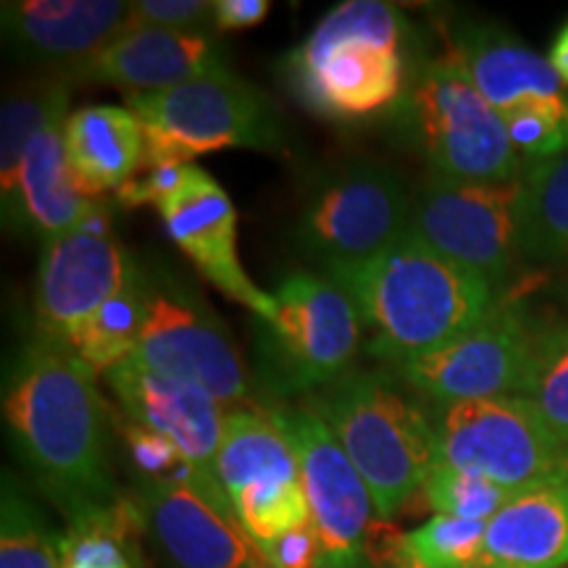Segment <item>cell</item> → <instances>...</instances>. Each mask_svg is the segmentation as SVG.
<instances>
[{
    "mask_svg": "<svg viewBox=\"0 0 568 568\" xmlns=\"http://www.w3.org/2000/svg\"><path fill=\"white\" fill-rule=\"evenodd\" d=\"M3 418L34 481L69 521L122 497L109 466V408L77 353L32 337L6 379Z\"/></svg>",
    "mask_w": 568,
    "mask_h": 568,
    "instance_id": "obj_1",
    "label": "cell"
},
{
    "mask_svg": "<svg viewBox=\"0 0 568 568\" xmlns=\"http://www.w3.org/2000/svg\"><path fill=\"white\" fill-rule=\"evenodd\" d=\"M326 276L353 297L366 351L395 366L466 335L500 301L485 276L443 258L410 232L372 261Z\"/></svg>",
    "mask_w": 568,
    "mask_h": 568,
    "instance_id": "obj_2",
    "label": "cell"
},
{
    "mask_svg": "<svg viewBox=\"0 0 568 568\" xmlns=\"http://www.w3.org/2000/svg\"><path fill=\"white\" fill-rule=\"evenodd\" d=\"M395 372H351L305 397L364 477L379 518L422 493L437 466V414Z\"/></svg>",
    "mask_w": 568,
    "mask_h": 568,
    "instance_id": "obj_3",
    "label": "cell"
},
{
    "mask_svg": "<svg viewBox=\"0 0 568 568\" xmlns=\"http://www.w3.org/2000/svg\"><path fill=\"white\" fill-rule=\"evenodd\" d=\"M406 34V19L395 6L347 0L290 55V80L303 103L326 119L372 116L403 95Z\"/></svg>",
    "mask_w": 568,
    "mask_h": 568,
    "instance_id": "obj_4",
    "label": "cell"
},
{
    "mask_svg": "<svg viewBox=\"0 0 568 568\" xmlns=\"http://www.w3.org/2000/svg\"><path fill=\"white\" fill-rule=\"evenodd\" d=\"M403 124L435 176L506 184L524 176L506 122L468 80L456 53L426 61L403 95Z\"/></svg>",
    "mask_w": 568,
    "mask_h": 568,
    "instance_id": "obj_5",
    "label": "cell"
},
{
    "mask_svg": "<svg viewBox=\"0 0 568 568\" xmlns=\"http://www.w3.org/2000/svg\"><path fill=\"white\" fill-rule=\"evenodd\" d=\"M126 109L140 119L145 134V172L193 166L197 155L226 148L276 151L282 145L272 103L230 69L161 92L126 95Z\"/></svg>",
    "mask_w": 568,
    "mask_h": 568,
    "instance_id": "obj_6",
    "label": "cell"
},
{
    "mask_svg": "<svg viewBox=\"0 0 568 568\" xmlns=\"http://www.w3.org/2000/svg\"><path fill=\"white\" fill-rule=\"evenodd\" d=\"M261 324V368L276 395L305 397L355 372L364 322L353 297L329 276L293 274L274 293V316Z\"/></svg>",
    "mask_w": 568,
    "mask_h": 568,
    "instance_id": "obj_7",
    "label": "cell"
},
{
    "mask_svg": "<svg viewBox=\"0 0 568 568\" xmlns=\"http://www.w3.org/2000/svg\"><path fill=\"white\" fill-rule=\"evenodd\" d=\"M130 358L203 389L222 408H240L251 395L222 318L187 282L166 272H145V316Z\"/></svg>",
    "mask_w": 568,
    "mask_h": 568,
    "instance_id": "obj_8",
    "label": "cell"
},
{
    "mask_svg": "<svg viewBox=\"0 0 568 568\" xmlns=\"http://www.w3.org/2000/svg\"><path fill=\"white\" fill-rule=\"evenodd\" d=\"M437 466L477 474L516 493L568 471V445L524 395L450 403L437 414Z\"/></svg>",
    "mask_w": 568,
    "mask_h": 568,
    "instance_id": "obj_9",
    "label": "cell"
},
{
    "mask_svg": "<svg viewBox=\"0 0 568 568\" xmlns=\"http://www.w3.org/2000/svg\"><path fill=\"white\" fill-rule=\"evenodd\" d=\"M414 201L406 184L382 163H347L305 197L297 243L324 272L372 261L410 232Z\"/></svg>",
    "mask_w": 568,
    "mask_h": 568,
    "instance_id": "obj_10",
    "label": "cell"
},
{
    "mask_svg": "<svg viewBox=\"0 0 568 568\" xmlns=\"http://www.w3.org/2000/svg\"><path fill=\"white\" fill-rule=\"evenodd\" d=\"M264 414L295 447L318 539V568H376L374 497L329 426L308 406H268Z\"/></svg>",
    "mask_w": 568,
    "mask_h": 568,
    "instance_id": "obj_11",
    "label": "cell"
},
{
    "mask_svg": "<svg viewBox=\"0 0 568 568\" xmlns=\"http://www.w3.org/2000/svg\"><path fill=\"white\" fill-rule=\"evenodd\" d=\"M132 258L95 201L88 216L42 243L34 282V337L74 353L92 318L122 290Z\"/></svg>",
    "mask_w": 568,
    "mask_h": 568,
    "instance_id": "obj_12",
    "label": "cell"
},
{
    "mask_svg": "<svg viewBox=\"0 0 568 568\" xmlns=\"http://www.w3.org/2000/svg\"><path fill=\"white\" fill-rule=\"evenodd\" d=\"M216 474L253 545L311 527L295 447L264 410H226Z\"/></svg>",
    "mask_w": 568,
    "mask_h": 568,
    "instance_id": "obj_13",
    "label": "cell"
},
{
    "mask_svg": "<svg viewBox=\"0 0 568 568\" xmlns=\"http://www.w3.org/2000/svg\"><path fill=\"white\" fill-rule=\"evenodd\" d=\"M518 201L521 180L485 184L429 176L414 195L410 234L500 290L521 261Z\"/></svg>",
    "mask_w": 568,
    "mask_h": 568,
    "instance_id": "obj_14",
    "label": "cell"
},
{
    "mask_svg": "<svg viewBox=\"0 0 568 568\" xmlns=\"http://www.w3.org/2000/svg\"><path fill=\"white\" fill-rule=\"evenodd\" d=\"M537 326L516 301H497L481 322L453 343L395 366L418 395L439 406L524 395Z\"/></svg>",
    "mask_w": 568,
    "mask_h": 568,
    "instance_id": "obj_15",
    "label": "cell"
},
{
    "mask_svg": "<svg viewBox=\"0 0 568 568\" xmlns=\"http://www.w3.org/2000/svg\"><path fill=\"white\" fill-rule=\"evenodd\" d=\"M103 376L122 406V416L166 437L193 466L203 487L222 506L232 508L216 474L226 410L203 389L169 374L153 372L132 358H124Z\"/></svg>",
    "mask_w": 568,
    "mask_h": 568,
    "instance_id": "obj_16",
    "label": "cell"
},
{
    "mask_svg": "<svg viewBox=\"0 0 568 568\" xmlns=\"http://www.w3.org/2000/svg\"><path fill=\"white\" fill-rule=\"evenodd\" d=\"M159 213L169 237L193 261L197 272L258 322L274 316V295L264 293L237 255V211L226 190L201 166H184L182 180L163 197Z\"/></svg>",
    "mask_w": 568,
    "mask_h": 568,
    "instance_id": "obj_17",
    "label": "cell"
},
{
    "mask_svg": "<svg viewBox=\"0 0 568 568\" xmlns=\"http://www.w3.org/2000/svg\"><path fill=\"white\" fill-rule=\"evenodd\" d=\"M142 527L180 568H253L258 548L232 508L193 481H140L132 495Z\"/></svg>",
    "mask_w": 568,
    "mask_h": 568,
    "instance_id": "obj_18",
    "label": "cell"
},
{
    "mask_svg": "<svg viewBox=\"0 0 568 568\" xmlns=\"http://www.w3.org/2000/svg\"><path fill=\"white\" fill-rule=\"evenodd\" d=\"M3 34L21 59L53 71L77 69L109 48L130 21L122 0H17L3 3Z\"/></svg>",
    "mask_w": 568,
    "mask_h": 568,
    "instance_id": "obj_19",
    "label": "cell"
},
{
    "mask_svg": "<svg viewBox=\"0 0 568 568\" xmlns=\"http://www.w3.org/2000/svg\"><path fill=\"white\" fill-rule=\"evenodd\" d=\"M224 69V51L209 32L124 27V32L109 48L67 74L77 80L111 84L124 95H145Z\"/></svg>",
    "mask_w": 568,
    "mask_h": 568,
    "instance_id": "obj_20",
    "label": "cell"
},
{
    "mask_svg": "<svg viewBox=\"0 0 568 568\" xmlns=\"http://www.w3.org/2000/svg\"><path fill=\"white\" fill-rule=\"evenodd\" d=\"M453 53L500 119L568 105V92L550 59H542L508 32L468 24L456 34Z\"/></svg>",
    "mask_w": 568,
    "mask_h": 568,
    "instance_id": "obj_21",
    "label": "cell"
},
{
    "mask_svg": "<svg viewBox=\"0 0 568 568\" xmlns=\"http://www.w3.org/2000/svg\"><path fill=\"white\" fill-rule=\"evenodd\" d=\"M477 568H568V471L506 497L487 521Z\"/></svg>",
    "mask_w": 568,
    "mask_h": 568,
    "instance_id": "obj_22",
    "label": "cell"
},
{
    "mask_svg": "<svg viewBox=\"0 0 568 568\" xmlns=\"http://www.w3.org/2000/svg\"><path fill=\"white\" fill-rule=\"evenodd\" d=\"M63 148L77 190L88 201H98L134 180L145 159V134L130 109L84 105L69 113Z\"/></svg>",
    "mask_w": 568,
    "mask_h": 568,
    "instance_id": "obj_23",
    "label": "cell"
},
{
    "mask_svg": "<svg viewBox=\"0 0 568 568\" xmlns=\"http://www.w3.org/2000/svg\"><path fill=\"white\" fill-rule=\"evenodd\" d=\"M67 119L69 116L53 119L27 148L19 174L17 201H13L9 216L11 222H27L45 240L82 222L95 205V201H88L71 180L67 148H63V124H67Z\"/></svg>",
    "mask_w": 568,
    "mask_h": 568,
    "instance_id": "obj_24",
    "label": "cell"
},
{
    "mask_svg": "<svg viewBox=\"0 0 568 568\" xmlns=\"http://www.w3.org/2000/svg\"><path fill=\"white\" fill-rule=\"evenodd\" d=\"M59 116H69V77H63L61 71L30 77L6 90L3 109H0V195H3L6 219L11 216L17 201L27 148Z\"/></svg>",
    "mask_w": 568,
    "mask_h": 568,
    "instance_id": "obj_25",
    "label": "cell"
},
{
    "mask_svg": "<svg viewBox=\"0 0 568 568\" xmlns=\"http://www.w3.org/2000/svg\"><path fill=\"white\" fill-rule=\"evenodd\" d=\"M518 247L521 261L568 266V153L524 169Z\"/></svg>",
    "mask_w": 568,
    "mask_h": 568,
    "instance_id": "obj_26",
    "label": "cell"
},
{
    "mask_svg": "<svg viewBox=\"0 0 568 568\" xmlns=\"http://www.w3.org/2000/svg\"><path fill=\"white\" fill-rule=\"evenodd\" d=\"M140 531H145L140 510L122 495L113 506L69 521L59 542L61 568H142Z\"/></svg>",
    "mask_w": 568,
    "mask_h": 568,
    "instance_id": "obj_27",
    "label": "cell"
},
{
    "mask_svg": "<svg viewBox=\"0 0 568 568\" xmlns=\"http://www.w3.org/2000/svg\"><path fill=\"white\" fill-rule=\"evenodd\" d=\"M142 316H145V268L132 261L122 290L98 311L74 353L92 374H105L132 355L142 329Z\"/></svg>",
    "mask_w": 568,
    "mask_h": 568,
    "instance_id": "obj_28",
    "label": "cell"
},
{
    "mask_svg": "<svg viewBox=\"0 0 568 568\" xmlns=\"http://www.w3.org/2000/svg\"><path fill=\"white\" fill-rule=\"evenodd\" d=\"M61 537H55L24 489L3 477L0 497V568H61Z\"/></svg>",
    "mask_w": 568,
    "mask_h": 568,
    "instance_id": "obj_29",
    "label": "cell"
},
{
    "mask_svg": "<svg viewBox=\"0 0 568 568\" xmlns=\"http://www.w3.org/2000/svg\"><path fill=\"white\" fill-rule=\"evenodd\" d=\"M487 521L435 514L400 537L403 556L422 568H477L485 552Z\"/></svg>",
    "mask_w": 568,
    "mask_h": 568,
    "instance_id": "obj_30",
    "label": "cell"
},
{
    "mask_svg": "<svg viewBox=\"0 0 568 568\" xmlns=\"http://www.w3.org/2000/svg\"><path fill=\"white\" fill-rule=\"evenodd\" d=\"M524 397L535 403L550 429L568 445V322L537 329Z\"/></svg>",
    "mask_w": 568,
    "mask_h": 568,
    "instance_id": "obj_31",
    "label": "cell"
},
{
    "mask_svg": "<svg viewBox=\"0 0 568 568\" xmlns=\"http://www.w3.org/2000/svg\"><path fill=\"white\" fill-rule=\"evenodd\" d=\"M422 493L437 514L468 518V521H489L510 495L485 477L450 466H435Z\"/></svg>",
    "mask_w": 568,
    "mask_h": 568,
    "instance_id": "obj_32",
    "label": "cell"
},
{
    "mask_svg": "<svg viewBox=\"0 0 568 568\" xmlns=\"http://www.w3.org/2000/svg\"><path fill=\"white\" fill-rule=\"evenodd\" d=\"M122 432H124L126 453H130L132 466L134 471H138L140 481H193V485L201 487L211 500H216V497L203 487V481L197 479L193 466L184 460L182 453L176 450L166 437L155 435V432L145 429V426L132 424L130 418L124 416H122ZM219 506H222V503H219Z\"/></svg>",
    "mask_w": 568,
    "mask_h": 568,
    "instance_id": "obj_33",
    "label": "cell"
},
{
    "mask_svg": "<svg viewBox=\"0 0 568 568\" xmlns=\"http://www.w3.org/2000/svg\"><path fill=\"white\" fill-rule=\"evenodd\" d=\"M126 27L209 32L213 27V3L209 0H132Z\"/></svg>",
    "mask_w": 568,
    "mask_h": 568,
    "instance_id": "obj_34",
    "label": "cell"
},
{
    "mask_svg": "<svg viewBox=\"0 0 568 568\" xmlns=\"http://www.w3.org/2000/svg\"><path fill=\"white\" fill-rule=\"evenodd\" d=\"M255 548L272 568H318V539L314 527L295 529Z\"/></svg>",
    "mask_w": 568,
    "mask_h": 568,
    "instance_id": "obj_35",
    "label": "cell"
},
{
    "mask_svg": "<svg viewBox=\"0 0 568 568\" xmlns=\"http://www.w3.org/2000/svg\"><path fill=\"white\" fill-rule=\"evenodd\" d=\"M184 166H159L142 174L140 180L126 182L122 190H116V201L126 209H140V205H155L159 209L163 197H166L182 180Z\"/></svg>",
    "mask_w": 568,
    "mask_h": 568,
    "instance_id": "obj_36",
    "label": "cell"
},
{
    "mask_svg": "<svg viewBox=\"0 0 568 568\" xmlns=\"http://www.w3.org/2000/svg\"><path fill=\"white\" fill-rule=\"evenodd\" d=\"M272 11L268 0H216L213 3V30L240 32L261 24Z\"/></svg>",
    "mask_w": 568,
    "mask_h": 568,
    "instance_id": "obj_37",
    "label": "cell"
},
{
    "mask_svg": "<svg viewBox=\"0 0 568 568\" xmlns=\"http://www.w3.org/2000/svg\"><path fill=\"white\" fill-rule=\"evenodd\" d=\"M548 59L552 63V69H556V74L560 77V82H564V88L568 90V24L558 32Z\"/></svg>",
    "mask_w": 568,
    "mask_h": 568,
    "instance_id": "obj_38",
    "label": "cell"
},
{
    "mask_svg": "<svg viewBox=\"0 0 568 568\" xmlns=\"http://www.w3.org/2000/svg\"><path fill=\"white\" fill-rule=\"evenodd\" d=\"M403 537V535H400ZM376 568H422L418 564H414V560H410L408 556H403V550H400V542L395 545V550L389 552V556H385L379 560V566Z\"/></svg>",
    "mask_w": 568,
    "mask_h": 568,
    "instance_id": "obj_39",
    "label": "cell"
},
{
    "mask_svg": "<svg viewBox=\"0 0 568 568\" xmlns=\"http://www.w3.org/2000/svg\"><path fill=\"white\" fill-rule=\"evenodd\" d=\"M253 568H272V566H268V564H266V560H264V558H261V560H258V564H255Z\"/></svg>",
    "mask_w": 568,
    "mask_h": 568,
    "instance_id": "obj_40",
    "label": "cell"
}]
</instances>
